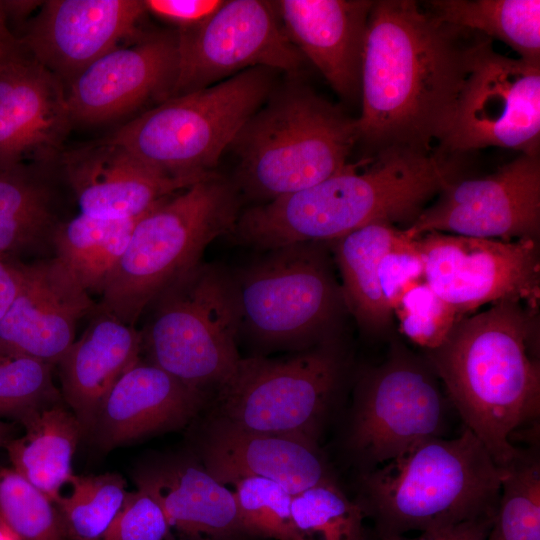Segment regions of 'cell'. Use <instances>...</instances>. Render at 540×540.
<instances>
[{"label":"cell","instance_id":"cell-46","mask_svg":"<svg viewBox=\"0 0 540 540\" xmlns=\"http://www.w3.org/2000/svg\"><path fill=\"white\" fill-rule=\"evenodd\" d=\"M0 540H19V539L10 530H8L7 527L3 524L2 531L0 532Z\"/></svg>","mask_w":540,"mask_h":540},{"label":"cell","instance_id":"cell-8","mask_svg":"<svg viewBox=\"0 0 540 540\" xmlns=\"http://www.w3.org/2000/svg\"><path fill=\"white\" fill-rule=\"evenodd\" d=\"M150 305L153 311L141 332L148 362L201 392L210 386L217 389L241 359L233 278L221 268L199 263Z\"/></svg>","mask_w":540,"mask_h":540},{"label":"cell","instance_id":"cell-38","mask_svg":"<svg viewBox=\"0 0 540 540\" xmlns=\"http://www.w3.org/2000/svg\"><path fill=\"white\" fill-rule=\"evenodd\" d=\"M170 533L158 502L144 489L128 492L102 540H165Z\"/></svg>","mask_w":540,"mask_h":540},{"label":"cell","instance_id":"cell-5","mask_svg":"<svg viewBox=\"0 0 540 540\" xmlns=\"http://www.w3.org/2000/svg\"><path fill=\"white\" fill-rule=\"evenodd\" d=\"M357 141L356 119L291 85L270 94L229 148L239 160V187L267 202L343 171Z\"/></svg>","mask_w":540,"mask_h":540},{"label":"cell","instance_id":"cell-11","mask_svg":"<svg viewBox=\"0 0 540 540\" xmlns=\"http://www.w3.org/2000/svg\"><path fill=\"white\" fill-rule=\"evenodd\" d=\"M540 66L496 52L475 34L466 76L437 151L452 156L496 146L539 155Z\"/></svg>","mask_w":540,"mask_h":540},{"label":"cell","instance_id":"cell-36","mask_svg":"<svg viewBox=\"0 0 540 540\" xmlns=\"http://www.w3.org/2000/svg\"><path fill=\"white\" fill-rule=\"evenodd\" d=\"M57 398L50 364L0 348V415L20 419Z\"/></svg>","mask_w":540,"mask_h":540},{"label":"cell","instance_id":"cell-47","mask_svg":"<svg viewBox=\"0 0 540 540\" xmlns=\"http://www.w3.org/2000/svg\"><path fill=\"white\" fill-rule=\"evenodd\" d=\"M2 528H3V524H2V522L0 521V532L2 531Z\"/></svg>","mask_w":540,"mask_h":540},{"label":"cell","instance_id":"cell-31","mask_svg":"<svg viewBox=\"0 0 540 540\" xmlns=\"http://www.w3.org/2000/svg\"><path fill=\"white\" fill-rule=\"evenodd\" d=\"M54 502L68 540H102L128 491L117 473L73 475Z\"/></svg>","mask_w":540,"mask_h":540},{"label":"cell","instance_id":"cell-43","mask_svg":"<svg viewBox=\"0 0 540 540\" xmlns=\"http://www.w3.org/2000/svg\"><path fill=\"white\" fill-rule=\"evenodd\" d=\"M26 50L11 31L0 3V71L25 54Z\"/></svg>","mask_w":540,"mask_h":540},{"label":"cell","instance_id":"cell-17","mask_svg":"<svg viewBox=\"0 0 540 540\" xmlns=\"http://www.w3.org/2000/svg\"><path fill=\"white\" fill-rule=\"evenodd\" d=\"M145 12L139 0L45 1L20 42L36 61L69 82L134 37Z\"/></svg>","mask_w":540,"mask_h":540},{"label":"cell","instance_id":"cell-26","mask_svg":"<svg viewBox=\"0 0 540 540\" xmlns=\"http://www.w3.org/2000/svg\"><path fill=\"white\" fill-rule=\"evenodd\" d=\"M20 420L24 435L5 446L13 469L55 502L74 475L72 458L82 427L73 413L54 404Z\"/></svg>","mask_w":540,"mask_h":540},{"label":"cell","instance_id":"cell-35","mask_svg":"<svg viewBox=\"0 0 540 540\" xmlns=\"http://www.w3.org/2000/svg\"><path fill=\"white\" fill-rule=\"evenodd\" d=\"M233 485L245 534L275 540H304L292 518L293 495L282 486L260 477L243 478Z\"/></svg>","mask_w":540,"mask_h":540},{"label":"cell","instance_id":"cell-16","mask_svg":"<svg viewBox=\"0 0 540 540\" xmlns=\"http://www.w3.org/2000/svg\"><path fill=\"white\" fill-rule=\"evenodd\" d=\"M178 69V37L140 39L98 58L71 81L66 92L73 121L102 123L132 112L147 100L171 97Z\"/></svg>","mask_w":540,"mask_h":540},{"label":"cell","instance_id":"cell-6","mask_svg":"<svg viewBox=\"0 0 540 540\" xmlns=\"http://www.w3.org/2000/svg\"><path fill=\"white\" fill-rule=\"evenodd\" d=\"M239 214L237 186L214 173L160 202L137 220L99 309L134 326L213 240L232 233Z\"/></svg>","mask_w":540,"mask_h":540},{"label":"cell","instance_id":"cell-19","mask_svg":"<svg viewBox=\"0 0 540 540\" xmlns=\"http://www.w3.org/2000/svg\"><path fill=\"white\" fill-rule=\"evenodd\" d=\"M93 307L55 257L23 264L18 294L0 320V348L57 364L75 340L76 323Z\"/></svg>","mask_w":540,"mask_h":540},{"label":"cell","instance_id":"cell-7","mask_svg":"<svg viewBox=\"0 0 540 540\" xmlns=\"http://www.w3.org/2000/svg\"><path fill=\"white\" fill-rule=\"evenodd\" d=\"M274 70L254 67L166 99L107 139L168 176L202 179L273 92Z\"/></svg>","mask_w":540,"mask_h":540},{"label":"cell","instance_id":"cell-28","mask_svg":"<svg viewBox=\"0 0 540 540\" xmlns=\"http://www.w3.org/2000/svg\"><path fill=\"white\" fill-rule=\"evenodd\" d=\"M140 217L108 220L80 213L56 226L55 258L85 291L102 294Z\"/></svg>","mask_w":540,"mask_h":540},{"label":"cell","instance_id":"cell-34","mask_svg":"<svg viewBox=\"0 0 540 540\" xmlns=\"http://www.w3.org/2000/svg\"><path fill=\"white\" fill-rule=\"evenodd\" d=\"M0 521L19 540H68L55 503L13 468L0 470Z\"/></svg>","mask_w":540,"mask_h":540},{"label":"cell","instance_id":"cell-15","mask_svg":"<svg viewBox=\"0 0 540 540\" xmlns=\"http://www.w3.org/2000/svg\"><path fill=\"white\" fill-rule=\"evenodd\" d=\"M539 230L540 159L525 154L488 176L450 182L404 229L410 238L436 231L506 241Z\"/></svg>","mask_w":540,"mask_h":540},{"label":"cell","instance_id":"cell-2","mask_svg":"<svg viewBox=\"0 0 540 540\" xmlns=\"http://www.w3.org/2000/svg\"><path fill=\"white\" fill-rule=\"evenodd\" d=\"M456 167L453 157L438 151L380 150L361 172L348 164L314 186L248 208L232 234L245 245L270 250L334 241L375 222L412 223L455 180Z\"/></svg>","mask_w":540,"mask_h":540},{"label":"cell","instance_id":"cell-40","mask_svg":"<svg viewBox=\"0 0 540 540\" xmlns=\"http://www.w3.org/2000/svg\"><path fill=\"white\" fill-rule=\"evenodd\" d=\"M224 1L221 0H146V11L180 25H197L210 17Z\"/></svg>","mask_w":540,"mask_h":540},{"label":"cell","instance_id":"cell-39","mask_svg":"<svg viewBox=\"0 0 540 540\" xmlns=\"http://www.w3.org/2000/svg\"><path fill=\"white\" fill-rule=\"evenodd\" d=\"M382 295L393 312L402 294L413 284L424 280V264L414 238L402 235L382 256L378 267Z\"/></svg>","mask_w":540,"mask_h":540},{"label":"cell","instance_id":"cell-44","mask_svg":"<svg viewBox=\"0 0 540 540\" xmlns=\"http://www.w3.org/2000/svg\"><path fill=\"white\" fill-rule=\"evenodd\" d=\"M7 21L10 19L19 20L28 15L36 6L38 1H0Z\"/></svg>","mask_w":540,"mask_h":540},{"label":"cell","instance_id":"cell-1","mask_svg":"<svg viewBox=\"0 0 540 540\" xmlns=\"http://www.w3.org/2000/svg\"><path fill=\"white\" fill-rule=\"evenodd\" d=\"M476 33L439 21L412 0L374 1L361 69L358 141L430 153L451 121Z\"/></svg>","mask_w":540,"mask_h":540},{"label":"cell","instance_id":"cell-10","mask_svg":"<svg viewBox=\"0 0 540 540\" xmlns=\"http://www.w3.org/2000/svg\"><path fill=\"white\" fill-rule=\"evenodd\" d=\"M314 244L267 250L233 279L241 325L260 340L271 344L327 341L325 334L344 301L325 254Z\"/></svg>","mask_w":540,"mask_h":540},{"label":"cell","instance_id":"cell-3","mask_svg":"<svg viewBox=\"0 0 540 540\" xmlns=\"http://www.w3.org/2000/svg\"><path fill=\"white\" fill-rule=\"evenodd\" d=\"M536 309L502 301L460 318L427 362L448 397L495 463L505 468L522 451L514 433L540 415Z\"/></svg>","mask_w":540,"mask_h":540},{"label":"cell","instance_id":"cell-22","mask_svg":"<svg viewBox=\"0 0 540 540\" xmlns=\"http://www.w3.org/2000/svg\"><path fill=\"white\" fill-rule=\"evenodd\" d=\"M374 1L281 0L275 6L284 30L333 90L354 99L361 90L367 23Z\"/></svg>","mask_w":540,"mask_h":540},{"label":"cell","instance_id":"cell-23","mask_svg":"<svg viewBox=\"0 0 540 540\" xmlns=\"http://www.w3.org/2000/svg\"><path fill=\"white\" fill-rule=\"evenodd\" d=\"M203 392L141 359L105 397L91 431L104 447L182 426L200 409Z\"/></svg>","mask_w":540,"mask_h":540},{"label":"cell","instance_id":"cell-14","mask_svg":"<svg viewBox=\"0 0 540 540\" xmlns=\"http://www.w3.org/2000/svg\"><path fill=\"white\" fill-rule=\"evenodd\" d=\"M177 37L178 69L171 97L254 67L296 73L305 60L287 36L275 2L224 1L203 22L181 28Z\"/></svg>","mask_w":540,"mask_h":540},{"label":"cell","instance_id":"cell-21","mask_svg":"<svg viewBox=\"0 0 540 540\" xmlns=\"http://www.w3.org/2000/svg\"><path fill=\"white\" fill-rule=\"evenodd\" d=\"M203 466L223 484L260 477L291 495L333 480L316 442L251 431L218 418L202 446Z\"/></svg>","mask_w":540,"mask_h":540},{"label":"cell","instance_id":"cell-12","mask_svg":"<svg viewBox=\"0 0 540 540\" xmlns=\"http://www.w3.org/2000/svg\"><path fill=\"white\" fill-rule=\"evenodd\" d=\"M428 364L394 350L359 385L350 421V449L369 470L442 434L446 400Z\"/></svg>","mask_w":540,"mask_h":540},{"label":"cell","instance_id":"cell-27","mask_svg":"<svg viewBox=\"0 0 540 540\" xmlns=\"http://www.w3.org/2000/svg\"><path fill=\"white\" fill-rule=\"evenodd\" d=\"M401 235L393 224L375 222L334 240L344 305L366 330H383L391 321L393 312L382 295L378 267Z\"/></svg>","mask_w":540,"mask_h":540},{"label":"cell","instance_id":"cell-18","mask_svg":"<svg viewBox=\"0 0 540 540\" xmlns=\"http://www.w3.org/2000/svg\"><path fill=\"white\" fill-rule=\"evenodd\" d=\"M72 122L60 79L30 54L0 71V168L50 163Z\"/></svg>","mask_w":540,"mask_h":540},{"label":"cell","instance_id":"cell-41","mask_svg":"<svg viewBox=\"0 0 540 540\" xmlns=\"http://www.w3.org/2000/svg\"><path fill=\"white\" fill-rule=\"evenodd\" d=\"M494 517V516H493ZM493 517H484L457 525L423 531L416 535H386L380 540H486Z\"/></svg>","mask_w":540,"mask_h":540},{"label":"cell","instance_id":"cell-25","mask_svg":"<svg viewBox=\"0 0 540 540\" xmlns=\"http://www.w3.org/2000/svg\"><path fill=\"white\" fill-rule=\"evenodd\" d=\"M141 351L140 331L99 310L59 360L63 396L83 434L91 431L105 397L140 360Z\"/></svg>","mask_w":540,"mask_h":540},{"label":"cell","instance_id":"cell-45","mask_svg":"<svg viewBox=\"0 0 540 540\" xmlns=\"http://www.w3.org/2000/svg\"><path fill=\"white\" fill-rule=\"evenodd\" d=\"M13 427L0 419V447L6 446L11 441Z\"/></svg>","mask_w":540,"mask_h":540},{"label":"cell","instance_id":"cell-37","mask_svg":"<svg viewBox=\"0 0 540 540\" xmlns=\"http://www.w3.org/2000/svg\"><path fill=\"white\" fill-rule=\"evenodd\" d=\"M399 329L406 338L427 352L441 347L462 318L437 295L425 280L408 288L393 307Z\"/></svg>","mask_w":540,"mask_h":540},{"label":"cell","instance_id":"cell-30","mask_svg":"<svg viewBox=\"0 0 540 540\" xmlns=\"http://www.w3.org/2000/svg\"><path fill=\"white\" fill-rule=\"evenodd\" d=\"M32 169L0 168V254L34 249L52 239L57 226L51 194Z\"/></svg>","mask_w":540,"mask_h":540},{"label":"cell","instance_id":"cell-4","mask_svg":"<svg viewBox=\"0 0 540 540\" xmlns=\"http://www.w3.org/2000/svg\"><path fill=\"white\" fill-rule=\"evenodd\" d=\"M505 468L475 434L423 440L366 471L359 501L379 536L435 530L493 517Z\"/></svg>","mask_w":540,"mask_h":540},{"label":"cell","instance_id":"cell-20","mask_svg":"<svg viewBox=\"0 0 540 540\" xmlns=\"http://www.w3.org/2000/svg\"><path fill=\"white\" fill-rule=\"evenodd\" d=\"M62 163L80 213L99 219L138 218L204 179L168 176L108 139L66 152Z\"/></svg>","mask_w":540,"mask_h":540},{"label":"cell","instance_id":"cell-42","mask_svg":"<svg viewBox=\"0 0 540 540\" xmlns=\"http://www.w3.org/2000/svg\"><path fill=\"white\" fill-rule=\"evenodd\" d=\"M23 263L0 254V320L16 298L22 282Z\"/></svg>","mask_w":540,"mask_h":540},{"label":"cell","instance_id":"cell-24","mask_svg":"<svg viewBox=\"0 0 540 540\" xmlns=\"http://www.w3.org/2000/svg\"><path fill=\"white\" fill-rule=\"evenodd\" d=\"M135 482L161 506L170 531L194 540H225L245 534L234 492L203 465L158 463L138 472Z\"/></svg>","mask_w":540,"mask_h":540},{"label":"cell","instance_id":"cell-33","mask_svg":"<svg viewBox=\"0 0 540 540\" xmlns=\"http://www.w3.org/2000/svg\"><path fill=\"white\" fill-rule=\"evenodd\" d=\"M292 518L304 540H366L360 502H354L333 480L292 496Z\"/></svg>","mask_w":540,"mask_h":540},{"label":"cell","instance_id":"cell-29","mask_svg":"<svg viewBox=\"0 0 540 540\" xmlns=\"http://www.w3.org/2000/svg\"><path fill=\"white\" fill-rule=\"evenodd\" d=\"M429 12L439 21L498 39L520 59L540 66L539 0H433Z\"/></svg>","mask_w":540,"mask_h":540},{"label":"cell","instance_id":"cell-9","mask_svg":"<svg viewBox=\"0 0 540 540\" xmlns=\"http://www.w3.org/2000/svg\"><path fill=\"white\" fill-rule=\"evenodd\" d=\"M343 367L329 340L286 358H241L217 387L219 418L251 431L316 442Z\"/></svg>","mask_w":540,"mask_h":540},{"label":"cell","instance_id":"cell-13","mask_svg":"<svg viewBox=\"0 0 540 540\" xmlns=\"http://www.w3.org/2000/svg\"><path fill=\"white\" fill-rule=\"evenodd\" d=\"M414 239L424 264V280L460 317L502 301L537 310L540 259L536 239L506 241L436 231Z\"/></svg>","mask_w":540,"mask_h":540},{"label":"cell","instance_id":"cell-32","mask_svg":"<svg viewBox=\"0 0 540 540\" xmlns=\"http://www.w3.org/2000/svg\"><path fill=\"white\" fill-rule=\"evenodd\" d=\"M486 540H540V464L522 452L505 467Z\"/></svg>","mask_w":540,"mask_h":540}]
</instances>
